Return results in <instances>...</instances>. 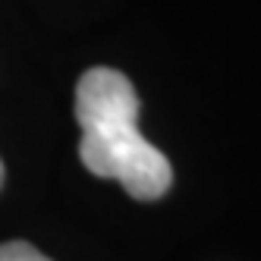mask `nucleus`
Listing matches in <instances>:
<instances>
[{"label":"nucleus","mask_w":261,"mask_h":261,"mask_svg":"<svg viewBox=\"0 0 261 261\" xmlns=\"http://www.w3.org/2000/svg\"><path fill=\"white\" fill-rule=\"evenodd\" d=\"M76 120L82 126L79 161L88 173L117 179L136 201H154L173 186L164 151L139 133V95L120 69L95 66L76 85Z\"/></svg>","instance_id":"1"},{"label":"nucleus","mask_w":261,"mask_h":261,"mask_svg":"<svg viewBox=\"0 0 261 261\" xmlns=\"http://www.w3.org/2000/svg\"><path fill=\"white\" fill-rule=\"evenodd\" d=\"M0 261H50V258L35 246H29V242H4L0 246Z\"/></svg>","instance_id":"2"},{"label":"nucleus","mask_w":261,"mask_h":261,"mask_svg":"<svg viewBox=\"0 0 261 261\" xmlns=\"http://www.w3.org/2000/svg\"><path fill=\"white\" fill-rule=\"evenodd\" d=\"M0 186H4V161H0Z\"/></svg>","instance_id":"3"}]
</instances>
